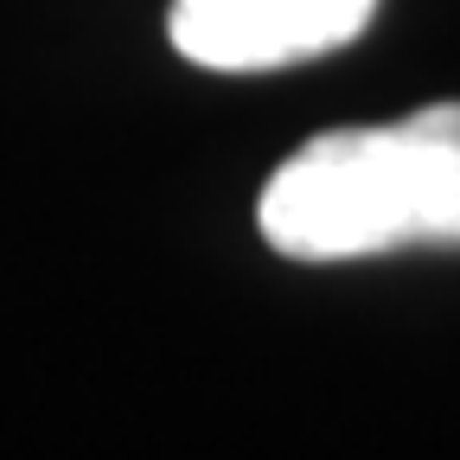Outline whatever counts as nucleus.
Listing matches in <instances>:
<instances>
[{"mask_svg": "<svg viewBox=\"0 0 460 460\" xmlns=\"http://www.w3.org/2000/svg\"><path fill=\"white\" fill-rule=\"evenodd\" d=\"M256 224L295 262H352L390 250H460V102L384 128L314 135L262 186Z\"/></svg>", "mask_w": 460, "mask_h": 460, "instance_id": "nucleus-1", "label": "nucleus"}, {"mask_svg": "<svg viewBox=\"0 0 460 460\" xmlns=\"http://www.w3.org/2000/svg\"><path fill=\"white\" fill-rule=\"evenodd\" d=\"M377 0H172V45L199 71H281L352 45Z\"/></svg>", "mask_w": 460, "mask_h": 460, "instance_id": "nucleus-2", "label": "nucleus"}]
</instances>
